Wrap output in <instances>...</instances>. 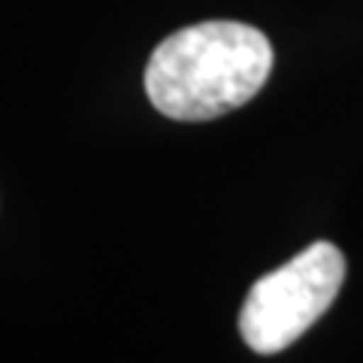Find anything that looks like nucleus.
I'll use <instances>...</instances> for the list:
<instances>
[{"instance_id": "f257e3e1", "label": "nucleus", "mask_w": 363, "mask_h": 363, "mask_svg": "<svg viewBox=\"0 0 363 363\" xmlns=\"http://www.w3.org/2000/svg\"><path fill=\"white\" fill-rule=\"evenodd\" d=\"M272 70V45L242 21H200L157 45L145 67L152 106L176 121H212L248 104Z\"/></svg>"}, {"instance_id": "f03ea898", "label": "nucleus", "mask_w": 363, "mask_h": 363, "mask_svg": "<svg viewBox=\"0 0 363 363\" xmlns=\"http://www.w3.org/2000/svg\"><path fill=\"white\" fill-rule=\"evenodd\" d=\"M345 281V255L333 242H312L285 267L260 276L240 312V333L257 354L294 345L333 306Z\"/></svg>"}]
</instances>
